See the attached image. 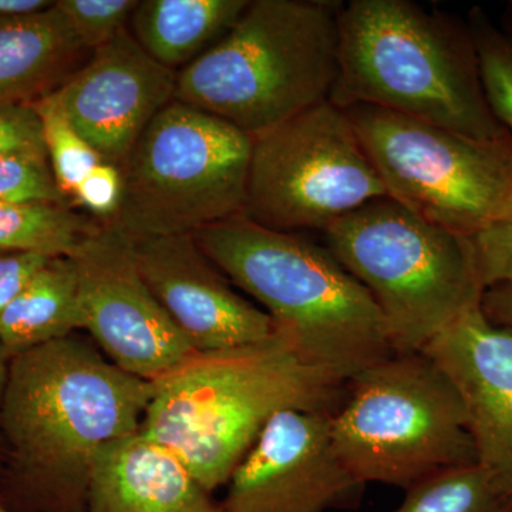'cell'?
<instances>
[{
	"label": "cell",
	"mask_w": 512,
	"mask_h": 512,
	"mask_svg": "<svg viewBox=\"0 0 512 512\" xmlns=\"http://www.w3.org/2000/svg\"><path fill=\"white\" fill-rule=\"evenodd\" d=\"M153 382L124 372L76 333L13 356L0 413L12 512H86L101 454L138 433Z\"/></svg>",
	"instance_id": "obj_1"
},
{
	"label": "cell",
	"mask_w": 512,
	"mask_h": 512,
	"mask_svg": "<svg viewBox=\"0 0 512 512\" xmlns=\"http://www.w3.org/2000/svg\"><path fill=\"white\" fill-rule=\"evenodd\" d=\"M153 386L141 433L180 458L211 494L276 413L333 414L348 392V383L308 365L276 330L254 345L195 352Z\"/></svg>",
	"instance_id": "obj_2"
},
{
	"label": "cell",
	"mask_w": 512,
	"mask_h": 512,
	"mask_svg": "<svg viewBox=\"0 0 512 512\" xmlns=\"http://www.w3.org/2000/svg\"><path fill=\"white\" fill-rule=\"evenodd\" d=\"M192 237L232 284L264 306L308 365L348 383L394 355L375 299L328 248L244 214Z\"/></svg>",
	"instance_id": "obj_3"
},
{
	"label": "cell",
	"mask_w": 512,
	"mask_h": 512,
	"mask_svg": "<svg viewBox=\"0 0 512 512\" xmlns=\"http://www.w3.org/2000/svg\"><path fill=\"white\" fill-rule=\"evenodd\" d=\"M329 101L340 110L379 107L477 140H512L485 101L467 23L410 0L342 5Z\"/></svg>",
	"instance_id": "obj_4"
},
{
	"label": "cell",
	"mask_w": 512,
	"mask_h": 512,
	"mask_svg": "<svg viewBox=\"0 0 512 512\" xmlns=\"http://www.w3.org/2000/svg\"><path fill=\"white\" fill-rule=\"evenodd\" d=\"M342 5L251 0L218 42L178 70L174 100L254 140L329 101L339 73Z\"/></svg>",
	"instance_id": "obj_5"
},
{
	"label": "cell",
	"mask_w": 512,
	"mask_h": 512,
	"mask_svg": "<svg viewBox=\"0 0 512 512\" xmlns=\"http://www.w3.org/2000/svg\"><path fill=\"white\" fill-rule=\"evenodd\" d=\"M326 248L375 299L394 355L423 352L480 305L473 238L423 220L389 195L330 225Z\"/></svg>",
	"instance_id": "obj_6"
},
{
	"label": "cell",
	"mask_w": 512,
	"mask_h": 512,
	"mask_svg": "<svg viewBox=\"0 0 512 512\" xmlns=\"http://www.w3.org/2000/svg\"><path fill=\"white\" fill-rule=\"evenodd\" d=\"M336 453L363 484L407 488L477 464L463 400L424 352L393 355L348 382L330 416Z\"/></svg>",
	"instance_id": "obj_7"
},
{
	"label": "cell",
	"mask_w": 512,
	"mask_h": 512,
	"mask_svg": "<svg viewBox=\"0 0 512 512\" xmlns=\"http://www.w3.org/2000/svg\"><path fill=\"white\" fill-rule=\"evenodd\" d=\"M254 138L220 117L171 101L121 167L113 224L131 238L192 235L244 214Z\"/></svg>",
	"instance_id": "obj_8"
},
{
	"label": "cell",
	"mask_w": 512,
	"mask_h": 512,
	"mask_svg": "<svg viewBox=\"0 0 512 512\" xmlns=\"http://www.w3.org/2000/svg\"><path fill=\"white\" fill-rule=\"evenodd\" d=\"M387 195L476 237L512 211V140L483 141L373 106L345 110Z\"/></svg>",
	"instance_id": "obj_9"
},
{
	"label": "cell",
	"mask_w": 512,
	"mask_h": 512,
	"mask_svg": "<svg viewBox=\"0 0 512 512\" xmlns=\"http://www.w3.org/2000/svg\"><path fill=\"white\" fill-rule=\"evenodd\" d=\"M386 195L348 114L325 101L255 138L244 215L275 231L325 232Z\"/></svg>",
	"instance_id": "obj_10"
},
{
	"label": "cell",
	"mask_w": 512,
	"mask_h": 512,
	"mask_svg": "<svg viewBox=\"0 0 512 512\" xmlns=\"http://www.w3.org/2000/svg\"><path fill=\"white\" fill-rule=\"evenodd\" d=\"M83 329L107 359L130 375L156 382L194 355L138 271L133 238L110 221L73 252Z\"/></svg>",
	"instance_id": "obj_11"
},
{
	"label": "cell",
	"mask_w": 512,
	"mask_h": 512,
	"mask_svg": "<svg viewBox=\"0 0 512 512\" xmlns=\"http://www.w3.org/2000/svg\"><path fill=\"white\" fill-rule=\"evenodd\" d=\"M330 416L288 409L276 413L229 477L227 512L353 510L366 484L333 446Z\"/></svg>",
	"instance_id": "obj_12"
},
{
	"label": "cell",
	"mask_w": 512,
	"mask_h": 512,
	"mask_svg": "<svg viewBox=\"0 0 512 512\" xmlns=\"http://www.w3.org/2000/svg\"><path fill=\"white\" fill-rule=\"evenodd\" d=\"M175 84L177 72L124 29L93 50L52 97L100 157L121 168L148 124L174 101Z\"/></svg>",
	"instance_id": "obj_13"
},
{
	"label": "cell",
	"mask_w": 512,
	"mask_h": 512,
	"mask_svg": "<svg viewBox=\"0 0 512 512\" xmlns=\"http://www.w3.org/2000/svg\"><path fill=\"white\" fill-rule=\"evenodd\" d=\"M144 281L195 352L241 348L275 333L268 313L242 298L192 235L133 238Z\"/></svg>",
	"instance_id": "obj_14"
},
{
	"label": "cell",
	"mask_w": 512,
	"mask_h": 512,
	"mask_svg": "<svg viewBox=\"0 0 512 512\" xmlns=\"http://www.w3.org/2000/svg\"><path fill=\"white\" fill-rule=\"evenodd\" d=\"M423 352L456 386L477 464L512 510V330L494 325L477 305Z\"/></svg>",
	"instance_id": "obj_15"
},
{
	"label": "cell",
	"mask_w": 512,
	"mask_h": 512,
	"mask_svg": "<svg viewBox=\"0 0 512 512\" xmlns=\"http://www.w3.org/2000/svg\"><path fill=\"white\" fill-rule=\"evenodd\" d=\"M211 495L180 458L138 431L97 460L86 512H227Z\"/></svg>",
	"instance_id": "obj_16"
},
{
	"label": "cell",
	"mask_w": 512,
	"mask_h": 512,
	"mask_svg": "<svg viewBox=\"0 0 512 512\" xmlns=\"http://www.w3.org/2000/svg\"><path fill=\"white\" fill-rule=\"evenodd\" d=\"M90 55L56 3L33 15L0 18V106L45 99Z\"/></svg>",
	"instance_id": "obj_17"
},
{
	"label": "cell",
	"mask_w": 512,
	"mask_h": 512,
	"mask_svg": "<svg viewBox=\"0 0 512 512\" xmlns=\"http://www.w3.org/2000/svg\"><path fill=\"white\" fill-rule=\"evenodd\" d=\"M251 0H143L131 16L138 45L174 70L184 69L220 40Z\"/></svg>",
	"instance_id": "obj_18"
},
{
	"label": "cell",
	"mask_w": 512,
	"mask_h": 512,
	"mask_svg": "<svg viewBox=\"0 0 512 512\" xmlns=\"http://www.w3.org/2000/svg\"><path fill=\"white\" fill-rule=\"evenodd\" d=\"M83 329L79 278L72 258H52L33 275L0 318V345L22 355Z\"/></svg>",
	"instance_id": "obj_19"
},
{
	"label": "cell",
	"mask_w": 512,
	"mask_h": 512,
	"mask_svg": "<svg viewBox=\"0 0 512 512\" xmlns=\"http://www.w3.org/2000/svg\"><path fill=\"white\" fill-rule=\"evenodd\" d=\"M100 225L70 204H0V252L69 258Z\"/></svg>",
	"instance_id": "obj_20"
},
{
	"label": "cell",
	"mask_w": 512,
	"mask_h": 512,
	"mask_svg": "<svg viewBox=\"0 0 512 512\" xmlns=\"http://www.w3.org/2000/svg\"><path fill=\"white\" fill-rule=\"evenodd\" d=\"M392 512H512L478 464L447 468L404 490Z\"/></svg>",
	"instance_id": "obj_21"
},
{
	"label": "cell",
	"mask_w": 512,
	"mask_h": 512,
	"mask_svg": "<svg viewBox=\"0 0 512 512\" xmlns=\"http://www.w3.org/2000/svg\"><path fill=\"white\" fill-rule=\"evenodd\" d=\"M467 26L476 50L485 101L512 137V33L498 29L480 8L471 10Z\"/></svg>",
	"instance_id": "obj_22"
},
{
	"label": "cell",
	"mask_w": 512,
	"mask_h": 512,
	"mask_svg": "<svg viewBox=\"0 0 512 512\" xmlns=\"http://www.w3.org/2000/svg\"><path fill=\"white\" fill-rule=\"evenodd\" d=\"M42 120L47 157L55 174L56 183L66 200H72L74 191L90 171L104 161L100 154L72 126L57 106L52 94L33 103Z\"/></svg>",
	"instance_id": "obj_23"
},
{
	"label": "cell",
	"mask_w": 512,
	"mask_h": 512,
	"mask_svg": "<svg viewBox=\"0 0 512 512\" xmlns=\"http://www.w3.org/2000/svg\"><path fill=\"white\" fill-rule=\"evenodd\" d=\"M69 204L56 183L49 157L16 154L0 158V204Z\"/></svg>",
	"instance_id": "obj_24"
},
{
	"label": "cell",
	"mask_w": 512,
	"mask_h": 512,
	"mask_svg": "<svg viewBox=\"0 0 512 512\" xmlns=\"http://www.w3.org/2000/svg\"><path fill=\"white\" fill-rule=\"evenodd\" d=\"M56 6L83 45L93 52L127 29L138 0H57Z\"/></svg>",
	"instance_id": "obj_25"
},
{
	"label": "cell",
	"mask_w": 512,
	"mask_h": 512,
	"mask_svg": "<svg viewBox=\"0 0 512 512\" xmlns=\"http://www.w3.org/2000/svg\"><path fill=\"white\" fill-rule=\"evenodd\" d=\"M123 194V173L117 165L101 161L83 178L70 205L82 208L99 221L113 220Z\"/></svg>",
	"instance_id": "obj_26"
},
{
	"label": "cell",
	"mask_w": 512,
	"mask_h": 512,
	"mask_svg": "<svg viewBox=\"0 0 512 512\" xmlns=\"http://www.w3.org/2000/svg\"><path fill=\"white\" fill-rule=\"evenodd\" d=\"M16 154L47 156L42 120L33 104L0 106V158Z\"/></svg>",
	"instance_id": "obj_27"
},
{
	"label": "cell",
	"mask_w": 512,
	"mask_h": 512,
	"mask_svg": "<svg viewBox=\"0 0 512 512\" xmlns=\"http://www.w3.org/2000/svg\"><path fill=\"white\" fill-rule=\"evenodd\" d=\"M484 288L512 282V211L473 237Z\"/></svg>",
	"instance_id": "obj_28"
},
{
	"label": "cell",
	"mask_w": 512,
	"mask_h": 512,
	"mask_svg": "<svg viewBox=\"0 0 512 512\" xmlns=\"http://www.w3.org/2000/svg\"><path fill=\"white\" fill-rule=\"evenodd\" d=\"M47 261L25 252H0V318Z\"/></svg>",
	"instance_id": "obj_29"
},
{
	"label": "cell",
	"mask_w": 512,
	"mask_h": 512,
	"mask_svg": "<svg viewBox=\"0 0 512 512\" xmlns=\"http://www.w3.org/2000/svg\"><path fill=\"white\" fill-rule=\"evenodd\" d=\"M480 306L494 325L512 330V282L485 288Z\"/></svg>",
	"instance_id": "obj_30"
},
{
	"label": "cell",
	"mask_w": 512,
	"mask_h": 512,
	"mask_svg": "<svg viewBox=\"0 0 512 512\" xmlns=\"http://www.w3.org/2000/svg\"><path fill=\"white\" fill-rule=\"evenodd\" d=\"M49 0H0V18L33 15L55 6Z\"/></svg>",
	"instance_id": "obj_31"
},
{
	"label": "cell",
	"mask_w": 512,
	"mask_h": 512,
	"mask_svg": "<svg viewBox=\"0 0 512 512\" xmlns=\"http://www.w3.org/2000/svg\"><path fill=\"white\" fill-rule=\"evenodd\" d=\"M10 357L8 352L0 345V413H2L3 396H5L6 382H8ZM2 446V436H0Z\"/></svg>",
	"instance_id": "obj_32"
},
{
	"label": "cell",
	"mask_w": 512,
	"mask_h": 512,
	"mask_svg": "<svg viewBox=\"0 0 512 512\" xmlns=\"http://www.w3.org/2000/svg\"><path fill=\"white\" fill-rule=\"evenodd\" d=\"M510 12H511L510 15L507 16L508 23H507V29H505V30H507V32L512 33V6L510 8Z\"/></svg>",
	"instance_id": "obj_33"
},
{
	"label": "cell",
	"mask_w": 512,
	"mask_h": 512,
	"mask_svg": "<svg viewBox=\"0 0 512 512\" xmlns=\"http://www.w3.org/2000/svg\"><path fill=\"white\" fill-rule=\"evenodd\" d=\"M0 512H12V511H9L8 508L5 507V505L0 504Z\"/></svg>",
	"instance_id": "obj_34"
}]
</instances>
